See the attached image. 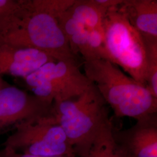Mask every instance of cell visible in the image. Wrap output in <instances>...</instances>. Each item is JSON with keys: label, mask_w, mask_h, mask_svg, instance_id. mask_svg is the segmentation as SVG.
Segmentation results:
<instances>
[{"label": "cell", "mask_w": 157, "mask_h": 157, "mask_svg": "<svg viewBox=\"0 0 157 157\" xmlns=\"http://www.w3.org/2000/svg\"><path fill=\"white\" fill-rule=\"evenodd\" d=\"M0 157H76V155H64L58 157H41L26 154H23L21 152L15 151L11 148L4 147L1 150H0Z\"/></svg>", "instance_id": "cell-16"}, {"label": "cell", "mask_w": 157, "mask_h": 157, "mask_svg": "<svg viewBox=\"0 0 157 157\" xmlns=\"http://www.w3.org/2000/svg\"><path fill=\"white\" fill-rule=\"evenodd\" d=\"M87 157H127L115 137L110 119L103 124L96 136Z\"/></svg>", "instance_id": "cell-12"}, {"label": "cell", "mask_w": 157, "mask_h": 157, "mask_svg": "<svg viewBox=\"0 0 157 157\" xmlns=\"http://www.w3.org/2000/svg\"><path fill=\"white\" fill-rule=\"evenodd\" d=\"M87 29L86 44L82 54L84 61L96 59H104V41L102 29Z\"/></svg>", "instance_id": "cell-15"}, {"label": "cell", "mask_w": 157, "mask_h": 157, "mask_svg": "<svg viewBox=\"0 0 157 157\" xmlns=\"http://www.w3.org/2000/svg\"><path fill=\"white\" fill-rule=\"evenodd\" d=\"M143 37L147 52L146 87L157 98V39Z\"/></svg>", "instance_id": "cell-13"}, {"label": "cell", "mask_w": 157, "mask_h": 157, "mask_svg": "<svg viewBox=\"0 0 157 157\" xmlns=\"http://www.w3.org/2000/svg\"><path fill=\"white\" fill-rule=\"evenodd\" d=\"M108 10L97 0H75L67 12L86 28L102 29V22Z\"/></svg>", "instance_id": "cell-11"}, {"label": "cell", "mask_w": 157, "mask_h": 157, "mask_svg": "<svg viewBox=\"0 0 157 157\" xmlns=\"http://www.w3.org/2000/svg\"><path fill=\"white\" fill-rule=\"evenodd\" d=\"M55 61L37 49L17 48L0 43V76L8 75L25 78L45 63Z\"/></svg>", "instance_id": "cell-9"}, {"label": "cell", "mask_w": 157, "mask_h": 157, "mask_svg": "<svg viewBox=\"0 0 157 157\" xmlns=\"http://www.w3.org/2000/svg\"><path fill=\"white\" fill-rule=\"evenodd\" d=\"M52 104L6 83L0 76V135L51 114Z\"/></svg>", "instance_id": "cell-7"}, {"label": "cell", "mask_w": 157, "mask_h": 157, "mask_svg": "<svg viewBox=\"0 0 157 157\" xmlns=\"http://www.w3.org/2000/svg\"><path fill=\"white\" fill-rule=\"evenodd\" d=\"M117 9L143 37L157 39V0H123Z\"/></svg>", "instance_id": "cell-10"}, {"label": "cell", "mask_w": 157, "mask_h": 157, "mask_svg": "<svg viewBox=\"0 0 157 157\" xmlns=\"http://www.w3.org/2000/svg\"><path fill=\"white\" fill-rule=\"evenodd\" d=\"M24 79L33 95L50 104L76 98L94 84L76 59L48 62Z\"/></svg>", "instance_id": "cell-5"}, {"label": "cell", "mask_w": 157, "mask_h": 157, "mask_svg": "<svg viewBox=\"0 0 157 157\" xmlns=\"http://www.w3.org/2000/svg\"><path fill=\"white\" fill-rule=\"evenodd\" d=\"M22 6L23 0H0V37L14 26Z\"/></svg>", "instance_id": "cell-14"}, {"label": "cell", "mask_w": 157, "mask_h": 157, "mask_svg": "<svg viewBox=\"0 0 157 157\" xmlns=\"http://www.w3.org/2000/svg\"><path fill=\"white\" fill-rule=\"evenodd\" d=\"M51 115L79 157H88L96 136L109 119L107 103L95 84L76 98L54 102Z\"/></svg>", "instance_id": "cell-3"}, {"label": "cell", "mask_w": 157, "mask_h": 157, "mask_svg": "<svg viewBox=\"0 0 157 157\" xmlns=\"http://www.w3.org/2000/svg\"><path fill=\"white\" fill-rule=\"evenodd\" d=\"M14 130L4 145L15 151L41 157L76 155L63 130L51 114L20 124Z\"/></svg>", "instance_id": "cell-6"}, {"label": "cell", "mask_w": 157, "mask_h": 157, "mask_svg": "<svg viewBox=\"0 0 157 157\" xmlns=\"http://www.w3.org/2000/svg\"><path fill=\"white\" fill-rule=\"evenodd\" d=\"M104 59L122 67L146 86L147 52L144 39L117 8L107 12L102 22Z\"/></svg>", "instance_id": "cell-4"}, {"label": "cell", "mask_w": 157, "mask_h": 157, "mask_svg": "<svg viewBox=\"0 0 157 157\" xmlns=\"http://www.w3.org/2000/svg\"><path fill=\"white\" fill-rule=\"evenodd\" d=\"M127 157H157V113L137 121L129 129L115 132Z\"/></svg>", "instance_id": "cell-8"}, {"label": "cell", "mask_w": 157, "mask_h": 157, "mask_svg": "<svg viewBox=\"0 0 157 157\" xmlns=\"http://www.w3.org/2000/svg\"><path fill=\"white\" fill-rule=\"evenodd\" d=\"M84 71L116 117L138 121L157 113V98L145 85L127 76L112 62L102 59L86 61Z\"/></svg>", "instance_id": "cell-2"}, {"label": "cell", "mask_w": 157, "mask_h": 157, "mask_svg": "<svg viewBox=\"0 0 157 157\" xmlns=\"http://www.w3.org/2000/svg\"><path fill=\"white\" fill-rule=\"evenodd\" d=\"M75 0H23L15 25L0 43L41 51L56 61L76 59L59 26L58 17Z\"/></svg>", "instance_id": "cell-1"}]
</instances>
